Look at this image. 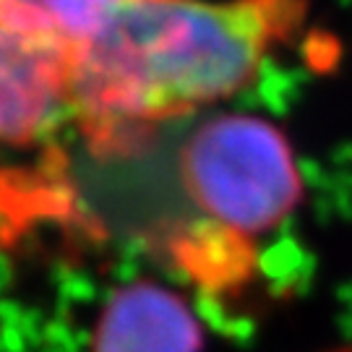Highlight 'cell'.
I'll return each instance as SVG.
<instances>
[{"instance_id":"1","label":"cell","mask_w":352,"mask_h":352,"mask_svg":"<svg viewBox=\"0 0 352 352\" xmlns=\"http://www.w3.org/2000/svg\"><path fill=\"white\" fill-rule=\"evenodd\" d=\"M305 0H136L74 52V123L100 157L251 84L305 21Z\"/></svg>"},{"instance_id":"2","label":"cell","mask_w":352,"mask_h":352,"mask_svg":"<svg viewBox=\"0 0 352 352\" xmlns=\"http://www.w3.org/2000/svg\"><path fill=\"white\" fill-rule=\"evenodd\" d=\"M180 180L217 235L219 253L248 251L256 235L285 222L302 193L285 133L253 115H219L180 151Z\"/></svg>"},{"instance_id":"3","label":"cell","mask_w":352,"mask_h":352,"mask_svg":"<svg viewBox=\"0 0 352 352\" xmlns=\"http://www.w3.org/2000/svg\"><path fill=\"white\" fill-rule=\"evenodd\" d=\"M74 52L0 24V146H29L74 123Z\"/></svg>"},{"instance_id":"4","label":"cell","mask_w":352,"mask_h":352,"mask_svg":"<svg viewBox=\"0 0 352 352\" xmlns=\"http://www.w3.org/2000/svg\"><path fill=\"white\" fill-rule=\"evenodd\" d=\"M201 344L186 300L146 279L118 289L91 334V352H201Z\"/></svg>"},{"instance_id":"5","label":"cell","mask_w":352,"mask_h":352,"mask_svg":"<svg viewBox=\"0 0 352 352\" xmlns=\"http://www.w3.org/2000/svg\"><path fill=\"white\" fill-rule=\"evenodd\" d=\"M45 6L47 0H0V24L45 37Z\"/></svg>"},{"instance_id":"6","label":"cell","mask_w":352,"mask_h":352,"mask_svg":"<svg viewBox=\"0 0 352 352\" xmlns=\"http://www.w3.org/2000/svg\"><path fill=\"white\" fill-rule=\"evenodd\" d=\"M350 352H352V350H350Z\"/></svg>"}]
</instances>
